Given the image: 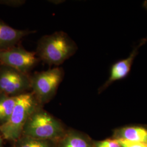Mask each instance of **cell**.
Listing matches in <instances>:
<instances>
[{
    "label": "cell",
    "instance_id": "obj_1",
    "mask_svg": "<svg viewBox=\"0 0 147 147\" xmlns=\"http://www.w3.org/2000/svg\"><path fill=\"white\" fill-rule=\"evenodd\" d=\"M76 44L63 31L55 32L41 37L37 42L38 58L49 65L58 66L76 53Z\"/></svg>",
    "mask_w": 147,
    "mask_h": 147
},
{
    "label": "cell",
    "instance_id": "obj_2",
    "mask_svg": "<svg viewBox=\"0 0 147 147\" xmlns=\"http://www.w3.org/2000/svg\"><path fill=\"white\" fill-rule=\"evenodd\" d=\"M32 93L18 96L14 109L8 120L0 125V133L7 140L17 141L22 134L28 117L39 106Z\"/></svg>",
    "mask_w": 147,
    "mask_h": 147
},
{
    "label": "cell",
    "instance_id": "obj_3",
    "mask_svg": "<svg viewBox=\"0 0 147 147\" xmlns=\"http://www.w3.org/2000/svg\"><path fill=\"white\" fill-rule=\"evenodd\" d=\"M60 121L38 106L28 117L24 127L23 136L52 141L62 136Z\"/></svg>",
    "mask_w": 147,
    "mask_h": 147
},
{
    "label": "cell",
    "instance_id": "obj_4",
    "mask_svg": "<svg viewBox=\"0 0 147 147\" xmlns=\"http://www.w3.org/2000/svg\"><path fill=\"white\" fill-rule=\"evenodd\" d=\"M64 75L63 69L56 67L30 76L32 93L39 104L47 103L53 98L63 80Z\"/></svg>",
    "mask_w": 147,
    "mask_h": 147
},
{
    "label": "cell",
    "instance_id": "obj_5",
    "mask_svg": "<svg viewBox=\"0 0 147 147\" xmlns=\"http://www.w3.org/2000/svg\"><path fill=\"white\" fill-rule=\"evenodd\" d=\"M31 90L28 74L0 63V93L17 96Z\"/></svg>",
    "mask_w": 147,
    "mask_h": 147
},
{
    "label": "cell",
    "instance_id": "obj_6",
    "mask_svg": "<svg viewBox=\"0 0 147 147\" xmlns=\"http://www.w3.org/2000/svg\"><path fill=\"white\" fill-rule=\"evenodd\" d=\"M39 61L35 52H31L20 46H16L0 52V63L28 74Z\"/></svg>",
    "mask_w": 147,
    "mask_h": 147
},
{
    "label": "cell",
    "instance_id": "obj_7",
    "mask_svg": "<svg viewBox=\"0 0 147 147\" xmlns=\"http://www.w3.org/2000/svg\"><path fill=\"white\" fill-rule=\"evenodd\" d=\"M147 42V37L142 38L139 44L134 47L128 57L118 60L111 65L109 78L99 88V93L103 92L115 82L124 80L129 76L134 61L138 53L139 49Z\"/></svg>",
    "mask_w": 147,
    "mask_h": 147
},
{
    "label": "cell",
    "instance_id": "obj_8",
    "mask_svg": "<svg viewBox=\"0 0 147 147\" xmlns=\"http://www.w3.org/2000/svg\"><path fill=\"white\" fill-rule=\"evenodd\" d=\"M34 32L28 30L16 29L0 19V52L18 45L22 38Z\"/></svg>",
    "mask_w": 147,
    "mask_h": 147
},
{
    "label": "cell",
    "instance_id": "obj_9",
    "mask_svg": "<svg viewBox=\"0 0 147 147\" xmlns=\"http://www.w3.org/2000/svg\"><path fill=\"white\" fill-rule=\"evenodd\" d=\"M118 138L147 144V129L140 126H127L118 131Z\"/></svg>",
    "mask_w": 147,
    "mask_h": 147
},
{
    "label": "cell",
    "instance_id": "obj_10",
    "mask_svg": "<svg viewBox=\"0 0 147 147\" xmlns=\"http://www.w3.org/2000/svg\"><path fill=\"white\" fill-rule=\"evenodd\" d=\"M18 96H12L0 93V123L1 124L8 120L14 109Z\"/></svg>",
    "mask_w": 147,
    "mask_h": 147
},
{
    "label": "cell",
    "instance_id": "obj_11",
    "mask_svg": "<svg viewBox=\"0 0 147 147\" xmlns=\"http://www.w3.org/2000/svg\"><path fill=\"white\" fill-rule=\"evenodd\" d=\"M16 147H53L51 141L23 136L16 141Z\"/></svg>",
    "mask_w": 147,
    "mask_h": 147
},
{
    "label": "cell",
    "instance_id": "obj_12",
    "mask_svg": "<svg viewBox=\"0 0 147 147\" xmlns=\"http://www.w3.org/2000/svg\"><path fill=\"white\" fill-rule=\"evenodd\" d=\"M61 147H91L84 138L77 134H71L64 138Z\"/></svg>",
    "mask_w": 147,
    "mask_h": 147
},
{
    "label": "cell",
    "instance_id": "obj_13",
    "mask_svg": "<svg viewBox=\"0 0 147 147\" xmlns=\"http://www.w3.org/2000/svg\"><path fill=\"white\" fill-rule=\"evenodd\" d=\"M117 139H107L102 141L98 142L95 147H121Z\"/></svg>",
    "mask_w": 147,
    "mask_h": 147
},
{
    "label": "cell",
    "instance_id": "obj_14",
    "mask_svg": "<svg viewBox=\"0 0 147 147\" xmlns=\"http://www.w3.org/2000/svg\"><path fill=\"white\" fill-rule=\"evenodd\" d=\"M118 142L121 147H147V144L131 142L122 138H117Z\"/></svg>",
    "mask_w": 147,
    "mask_h": 147
},
{
    "label": "cell",
    "instance_id": "obj_15",
    "mask_svg": "<svg viewBox=\"0 0 147 147\" xmlns=\"http://www.w3.org/2000/svg\"><path fill=\"white\" fill-rule=\"evenodd\" d=\"M25 0H0V4L11 7H19L24 5Z\"/></svg>",
    "mask_w": 147,
    "mask_h": 147
},
{
    "label": "cell",
    "instance_id": "obj_16",
    "mask_svg": "<svg viewBox=\"0 0 147 147\" xmlns=\"http://www.w3.org/2000/svg\"><path fill=\"white\" fill-rule=\"evenodd\" d=\"M48 2H49V3H53V5H58L61 3H63L64 2H65V1H64V0H50V1H48Z\"/></svg>",
    "mask_w": 147,
    "mask_h": 147
},
{
    "label": "cell",
    "instance_id": "obj_17",
    "mask_svg": "<svg viewBox=\"0 0 147 147\" xmlns=\"http://www.w3.org/2000/svg\"><path fill=\"white\" fill-rule=\"evenodd\" d=\"M143 7L147 11V0L144 1V2L143 3Z\"/></svg>",
    "mask_w": 147,
    "mask_h": 147
},
{
    "label": "cell",
    "instance_id": "obj_18",
    "mask_svg": "<svg viewBox=\"0 0 147 147\" xmlns=\"http://www.w3.org/2000/svg\"><path fill=\"white\" fill-rule=\"evenodd\" d=\"M0 147H3V143H2V137L0 135Z\"/></svg>",
    "mask_w": 147,
    "mask_h": 147
}]
</instances>
